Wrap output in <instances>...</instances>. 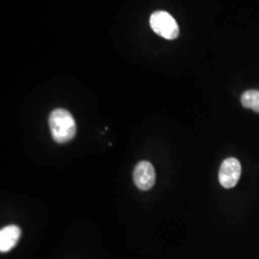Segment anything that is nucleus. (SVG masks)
<instances>
[{"label":"nucleus","instance_id":"obj_1","mask_svg":"<svg viewBox=\"0 0 259 259\" xmlns=\"http://www.w3.org/2000/svg\"><path fill=\"white\" fill-rule=\"evenodd\" d=\"M49 128L58 143H66L76 135V123L71 113L65 109H56L49 115Z\"/></svg>","mask_w":259,"mask_h":259},{"label":"nucleus","instance_id":"obj_2","mask_svg":"<svg viewBox=\"0 0 259 259\" xmlns=\"http://www.w3.org/2000/svg\"><path fill=\"white\" fill-rule=\"evenodd\" d=\"M150 25L155 33L166 39H175L180 33L175 19L164 11L155 12L150 18Z\"/></svg>","mask_w":259,"mask_h":259},{"label":"nucleus","instance_id":"obj_3","mask_svg":"<svg viewBox=\"0 0 259 259\" xmlns=\"http://www.w3.org/2000/svg\"><path fill=\"white\" fill-rule=\"evenodd\" d=\"M241 176V164L238 159L230 157L224 160L219 170V182L225 188L237 185Z\"/></svg>","mask_w":259,"mask_h":259},{"label":"nucleus","instance_id":"obj_4","mask_svg":"<svg viewBox=\"0 0 259 259\" xmlns=\"http://www.w3.org/2000/svg\"><path fill=\"white\" fill-rule=\"evenodd\" d=\"M134 182L140 190L151 189L156 183L155 168L149 161H140L134 170Z\"/></svg>","mask_w":259,"mask_h":259},{"label":"nucleus","instance_id":"obj_5","mask_svg":"<svg viewBox=\"0 0 259 259\" xmlns=\"http://www.w3.org/2000/svg\"><path fill=\"white\" fill-rule=\"evenodd\" d=\"M21 231L18 226L10 225L3 228L0 232V250L7 252L12 250L19 242Z\"/></svg>","mask_w":259,"mask_h":259},{"label":"nucleus","instance_id":"obj_6","mask_svg":"<svg viewBox=\"0 0 259 259\" xmlns=\"http://www.w3.org/2000/svg\"><path fill=\"white\" fill-rule=\"evenodd\" d=\"M241 103L245 108L259 113V91L250 90L245 92L241 96Z\"/></svg>","mask_w":259,"mask_h":259}]
</instances>
